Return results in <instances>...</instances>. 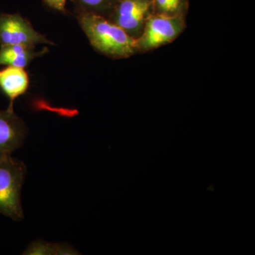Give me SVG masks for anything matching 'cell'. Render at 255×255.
Segmentation results:
<instances>
[{
  "label": "cell",
  "mask_w": 255,
  "mask_h": 255,
  "mask_svg": "<svg viewBox=\"0 0 255 255\" xmlns=\"http://www.w3.org/2000/svg\"><path fill=\"white\" fill-rule=\"evenodd\" d=\"M152 13V0H121L108 18L136 39L142 33L146 19Z\"/></svg>",
  "instance_id": "obj_5"
},
{
  "label": "cell",
  "mask_w": 255,
  "mask_h": 255,
  "mask_svg": "<svg viewBox=\"0 0 255 255\" xmlns=\"http://www.w3.org/2000/svg\"><path fill=\"white\" fill-rule=\"evenodd\" d=\"M28 87L29 78L25 68L6 66L0 70V90L9 100V110H14V101L24 95Z\"/></svg>",
  "instance_id": "obj_7"
},
{
  "label": "cell",
  "mask_w": 255,
  "mask_h": 255,
  "mask_svg": "<svg viewBox=\"0 0 255 255\" xmlns=\"http://www.w3.org/2000/svg\"><path fill=\"white\" fill-rule=\"evenodd\" d=\"M0 65L25 68L32 60L43 56L48 52V48L36 51L35 46L22 45L0 46Z\"/></svg>",
  "instance_id": "obj_8"
},
{
  "label": "cell",
  "mask_w": 255,
  "mask_h": 255,
  "mask_svg": "<svg viewBox=\"0 0 255 255\" xmlns=\"http://www.w3.org/2000/svg\"><path fill=\"white\" fill-rule=\"evenodd\" d=\"M153 13L168 16H187L189 0H152Z\"/></svg>",
  "instance_id": "obj_10"
},
{
  "label": "cell",
  "mask_w": 255,
  "mask_h": 255,
  "mask_svg": "<svg viewBox=\"0 0 255 255\" xmlns=\"http://www.w3.org/2000/svg\"><path fill=\"white\" fill-rule=\"evenodd\" d=\"M28 129L14 110H0V156L11 155L22 147Z\"/></svg>",
  "instance_id": "obj_6"
},
{
  "label": "cell",
  "mask_w": 255,
  "mask_h": 255,
  "mask_svg": "<svg viewBox=\"0 0 255 255\" xmlns=\"http://www.w3.org/2000/svg\"><path fill=\"white\" fill-rule=\"evenodd\" d=\"M92 48L112 59H125L137 54L136 40L105 16L75 15Z\"/></svg>",
  "instance_id": "obj_1"
},
{
  "label": "cell",
  "mask_w": 255,
  "mask_h": 255,
  "mask_svg": "<svg viewBox=\"0 0 255 255\" xmlns=\"http://www.w3.org/2000/svg\"><path fill=\"white\" fill-rule=\"evenodd\" d=\"M54 45L45 35L38 33L21 15L0 12V46Z\"/></svg>",
  "instance_id": "obj_4"
},
{
  "label": "cell",
  "mask_w": 255,
  "mask_h": 255,
  "mask_svg": "<svg viewBox=\"0 0 255 255\" xmlns=\"http://www.w3.org/2000/svg\"><path fill=\"white\" fill-rule=\"evenodd\" d=\"M66 1L67 0H43L48 7L62 13L66 12Z\"/></svg>",
  "instance_id": "obj_12"
},
{
  "label": "cell",
  "mask_w": 255,
  "mask_h": 255,
  "mask_svg": "<svg viewBox=\"0 0 255 255\" xmlns=\"http://www.w3.org/2000/svg\"><path fill=\"white\" fill-rule=\"evenodd\" d=\"M186 17L152 13L136 38L137 53H146L172 43L184 31Z\"/></svg>",
  "instance_id": "obj_3"
},
{
  "label": "cell",
  "mask_w": 255,
  "mask_h": 255,
  "mask_svg": "<svg viewBox=\"0 0 255 255\" xmlns=\"http://www.w3.org/2000/svg\"><path fill=\"white\" fill-rule=\"evenodd\" d=\"M55 244L43 241L33 242L24 251V255H54Z\"/></svg>",
  "instance_id": "obj_11"
},
{
  "label": "cell",
  "mask_w": 255,
  "mask_h": 255,
  "mask_svg": "<svg viewBox=\"0 0 255 255\" xmlns=\"http://www.w3.org/2000/svg\"><path fill=\"white\" fill-rule=\"evenodd\" d=\"M26 172L22 161L0 156V214L16 221L24 219L21 196Z\"/></svg>",
  "instance_id": "obj_2"
},
{
  "label": "cell",
  "mask_w": 255,
  "mask_h": 255,
  "mask_svg": "<svg viewBox=\"0 0 255 255\" xmlns=\"http://www.w3.org/2000/svg\"><path fill=\"white\" fill-rule=\"evenodd\" d=\"M121 0H70L75 15L92 14L108 18Z\"/></svg>",
  "instance_id": "obj_9"
}]
</instances>
